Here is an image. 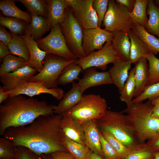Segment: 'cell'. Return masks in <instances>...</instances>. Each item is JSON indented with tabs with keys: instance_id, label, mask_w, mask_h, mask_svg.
<instances>
[{
	"instance_id": "cell-1",
	"label": "cell",
	"mask_w": 159,
	"mask_h": 159,
	"mask_svg": "<svg viewBox=\"0 0 159 159\" xmlns=\"http://www.w3.org/2000/svg\"><path fill=\"white\" fill-rule=\"evenodd\" d=\"M63 114L39 117L25 126L7 128L2 136L15 147H26L41 155L58 151L68 152L62 143Z\"/></svg>"
},
{
	"instance_id": "cell-2",
	"label": "cell",
	"mask_w": 159,
	"mask_h": 159,
	"mask_svg": "<svg viewBox=\"0 0 159 159\" xmlns=\"http://www.w3.org/2000/svg\"><path fill=\"white\" fill-rule=\"evenodd\" d=\"M56 105L20 95L9 97L0 106V135L10 127L28 125L41 116L54 113Z\"/></svg>"
},
{
	"instance_id": "cell-3",
	"label": "cell",
	"mask_w": 159,
	"mask_h": 159,
	"mask_svg": "<svg viewBox=\"0 0 159 159\" xmlns=\"http://www.w3.org/2000/svg\"><path fill=\"white\" fill-rule=\"evenodd\" d=\"M150 101L133 104L122 112L134 130L139 143L146 142L159 134V119L152 117Z\"/></svg>"
},
{
	"instance_id": "cell-4",
	"label": "cell",
	"mask_w": 159,
	"mask_h": 159,
	"mask_svg": "<svg viewBox=\"0 0 159 159\" xmlns=\"http://www.w3.org/2000/svg\"><path fill=\"white\" fill-rule=\"evenodd\" d=\"M122 111L107 110L96 120L100 130L110 133L125 146L132 148L139 143L132 127Z\"/></svg>"
},
{
	"instance_id": "cell-5",
	"label": "cell",
	"mask_w": 159,
	"mask_h": 159,
	"mask_svg": "<svg viewBox=\"0 0 159 159\" xmlns=\"http://www.w3.org/2000/svg\"><path fill=\"white\" fill-rule=\"evenodd\" d=\"M107 107L106 100L100 95H82L77 104L63 114L71 117L81 124L100 119L105 114Z\"/></svg>"
},
{
	"instance_id": "cell-6",
	"label": "cell",
	"mask_w": 159,
	"mask_h": 159,
	"mask_svg": "<svg viewBox=\"0 0 159 159\" xmlns=\"http://www.w3.org/2000/svg\"><path fill=\"white\" fill-rule=\"evenodd\" d=\"M67 8L64 20L60 24L61 27L69 49L79 59L86 56L82 47L83 29L71 8Z\"/></svg>"
},
{
	"instance_id": "cell-7",
	"label": "cell",
	"mask_w": 159,
	"mask_h": 159,
	"mask_svg": "<svg viewBox=\"0 0 159 159\" xmlns=\"http://www.w3.org/2000/svg\"><path fill=\"white\" fill-rule=\"evenodd\" d=\"M77 59L67 60L54 54H47L43 62L42 69L34 75L29 82H42L47 88H57L58 79L63 69Z\"/></svg>"
},
{
	"instance_id": "cell-8",
	"label": "cell",
	"mask_w": 159,
	"mask_h": 159,
	"mask_svg": "<svg viewBox=\"0 0 159 159\" xmlns=\"http://www.w3.org/2000/svg\"><path fill=\"white\" fill-rule=\"evenodd\" d=\"M36 42L39 47L47 54H54L67 60L78 59L69 49L60 24L52 26L48 35Z\"/></svg>"
},
{
	"instance_id": "cell-9",
	"label": "cell",
	"mask_w": 159,
	"mask_h": 159,
	"mask_svg": "<svg viewBox=\"0 0 159 159\" xmlns=\"http://www.w3.org/2000/svg\"><path fill=\"white\" fill-rule=\"evenodd\" d=\"M130 12L125 6L114 0H109L103 21L104 29L110 32L120 30L128 33L131 30L133 23L129 15Z\"/></svg>"
},
{
	"instance_id": "cell-10",
	"label": "cell",
	"mask_w": 159,
	"mask_h": 159,
	"mask_svg": "<svg viewBox=\"0 0 159 159\" xmlns=\"http://www.w3.org/2000/svg\"><path fill=\"white\" fill-rule=\"evenodd\" d=\"M118 59L112 42H107L101 49L94 51L84 57L78 59L75 63L80 66L83 70L89 67H95L105 70L108 64L113 63Z\"/></svg>"
},
{
	"instance_id": "cell-11",
	"label": "cell",
	"mask_w": 159,
	"mask_h": 159,
	"mask_svg": "<svg viewBox=\"0 0 159 159\" xmlns=\"http://www.w3.org/2000/svg\"><path fill=\"white\" fill-rule=\"evenodd\" d=\"M93 0H66L83 29L98 27L97 13L92 6Z\"/></svg>"
},
{
	"instance_id": "cell-12",
	"label": "cell",
	"mask_w": 159,
	"mask_h": 159,
	"mask_svg": "<svg viewBox=\"0 0 159 159\" xmlns=\"http://www.w3.org/2000/svg\"><path fill=\"white\" fill-rule=\"evenodd\" d=\"M113 37L112 32L99 27L83 29L82 47L85 56L102 49L105 42H112Z\"/></svg>"
},
{
	"instance_id": "cell-13",
	"label": "cell",
	"mask_w": 159,
	"mask_h": 159,
	"mask_svg": "<svg viewBox=\"0 0 159 159\" xmlns=\"http://www.w3.org/2000/svg\"><path fill=\"white\" fill-rule=\"evenodd\" d=\"M9 97L18 95H25L30 97L41 94L51 95L57 100H61L64 95V91L61 88H48L40 81L28 82L11 90L6 91Z\"/></svg>"
},
{
	"instance_id": "cell-14",
	"label": "cell",
	"mask_w": 159,
	"mask_h": 159,
	"mask_svg": "<svg viewBox=\"0 0 159 159\" xmlns=\"http://www.w3.org/2000/svg\"><path fill=\"white\" fill-rule=\"evenodd\" d=\"M37 72L35 69L26 65L15 72L0 76L2 86L5 91L13 90L29 82Z\"/></svg>"
},
{
	"instance_id": "cell-15",
	"label": "cell",
	"mask_w": 159,
	"mask_h": 159,
	"mask_svg": "<svg viewBox=\"0 0 159 159\" xmlns=\"http://www.w3.org/2000/svg\"><path fill=\"white\" fill-rule=\"evenodd\" d=\"M96 68L90 67L86 69L82 78L79 80L77 83L82 93L90 87L113 84L108 71L98 72Z\"/></svg>"
},
{
	"instance_id": "cell-16",
	"label": "cell",
	"mask_w": 159,
	"mask_h": 159,
	"mask_svg": "<svg viewBox=\"0 0 159 159\" xmlns=\"http://www.w3.org/2000/svg\"><path fill=\"white\" fill-rule=\"evenodd\" d=\"M62 114L60 126L63 133L71 140L86 146L84 132L81 125L71 117Z\"/></svg>"
},
{
	"instance_id": "cell-17",
	"label": "cell",
	"mask_w": 159,
	"mask_h": 159,
	"mask_svg": "<svg viewBox=\"0 0 159 159\" xmlns=\"http://www.w3.org/2000/svg\"><path fill=\"white\" fill-rule=\"evenodd\" d=\"M23 37L28 46L30 54L29 60L26 65L35 69L39 72L43 68V62L47 54L39 47L26 28Z\"/></svg>"
},
{
	"instance_id": "cell-18",
	"label": "cell",
	"mask_w": 159,
	"mask_h": 159,
	"mask_svg": "<svg viewBox=\"0 0 159 159\" xmlns=\"http://www.w3.org/2000/svg\"><path fill=\"white\" fill-rule=\"evenodd\" d=\"M131 64L129 60L118 59L108 71L113 84L118 88L120 93L128 77Z\"/></svg>"
},
{
	"instance_id": "cell-19",
	"label": "cell",
	"mask_w": 159,
	"mask_h": 159,
	"mask_svg": "<svg viewBox=\"0 0 159 159\" xmlns=\"http://www.w3.org/2000/svg\"><path fill=\"white\" fill-rule=\"evenodd\" d=\"M81 125L84 132L86 146L93 152L104 158L99 129L96 120L88 121Z\"/></svg>"
},
{
	"instance_id": "cell-20",
	"label": "cell",
	"mask_w": 159,
	"mask_h": 159,
	"mask_svg": "<svg viewBox=\"0 0 159 159\" xmlns=\"http://www.w3.org/2000/svg\"><path fill=\"white\" fill-rule=\"evenodd\" d=\"M83 93L77 83L72 82L70 90L63 96L54 110V113L63 114L72 109L81 100Z\"/></svg>"
},
{
	"instance_id": "cell-21",
	"label": "cell",
	"mask_w": 159,
	"mask_h": 159,
	"mask_svg": "<svg viewBox=\"0 0 159 159\" xmlns=\"http://www.w3.org/2000/svg\"><path fill=\"white\" fill-rule=\"evenodd\" d=\"M47 5L48 23L51 27L64 21L66 9L68 6L66 0H46Z\"/></svg>"
},
{
	"instance_id": "cell-22",
	"label": "cell",
	"mask_w": 159,
	"mask_h": 159,
	"mask_svg": "<svg viewBox=\"0 0 159 159\" xmlns=\"http://www.w3.org/2000/svg\"><path fill=\"white\" fill-rule=\"evenodd\" d=\"M145 57L141 58L134 64L135 89L134 97H137L144 91L148 81L149 64Z\"/></svg>"
},
{
	"instance_id": "cell-23",
	"label": "cell",
	"mask_w": 159,
	"mask_h": 159,
	"mask_svg": "<svg viewBox=\"0 0 159 159\" xmlns=\"http://www.w3.org/2000/svg\"><path fill=\"white\" fill-rule=\"evenodd\" d=\"M112 32V44L119 59L130 60L131 43L128 33L120 30Z\"/></svg>"
},
{
	"instance_id": "cell-24",
	"label": "cell",
	"mask_w": 159,
	"mask_h": 159,
	"mask_svg": "<svg viewBox=\"0 0 159 159\" xmlns=\"http://www.w3.org/2000/svg\"><path fill=\"white\" fill-rule=\"evenodd\" d=\"M128 34L131 43L129 61L134 64L141 58H145L150 52L146 44L131 30Z\"/></svg>"
},
{
	"instance_id": "cell-25",
	"label": "cell",
	"mask_w": 159,
	"mask_h": 159,
	"mask_svg": "<svg viewBox=\"0 0 159 159\" xmlns=\"http://www.w3.org/2000/svg\"><path fill=\"white\" fill-rule=\"evenodd\" d=\"M30 22L28 24L26 29L35 41L42 38V36L51 29L47 17L31 15Z\"/></svg>"
},
{
	"instance_id": "cell-26",
	"label": "cell",
	"mask_w": 159,
	"mask_h": 159,
	"mask_svg": "<svg viewBox=\"0 0 159 159\" xmlns=\"http://www.w3.org/2000/svg\"><path fill=\"white\" fill-rule=\"evenodd\" d=\"M17 0H1L0 1V9L4 15L6 17L16 18L26 23H29L31 15L29 13L23 11L16 5Z\"/></svg>"
},
{
	"instance_id": "cell-27",
	"label": "cell",
	"mask_w": 159,
	"mask_h": 159,
	"mask_svg": "<svg viewBox=\"0 0 159 159\" xmlns=\"http://www.w3.org/2000/svg\"><path fill=\"white\" fill-rule=\"evenodd\" d=\"M131 31L149 47L150 53L155 55L159 52V38L147 32L144 27L136 23L132 24Z\"/></svg>"
},
{
	"instance_id": "cell-28",
	"label": "cell",
	"mask_w": 159,
	"mask_h": 159,
	"mask_svg": "<svg viewBox=\"0 0 159 159\" xmlns=\"http://www.w3.org/2000/svg\"><path fill=\"white\" fill-rule=\"evenodd\" d=\"M147 14L149 18L144 28L148 33L159 38V7L152 0H148Z\"/></svg>"
},
{
	"instance_id": "cell-29",
	"label": "cell",
	"mask_w": 159,
	"mask_h": 159,
	"mask_svg": "<svg viewBox=\"0 0 159 159\" xmlns=\"http://www.w3.org/2000/svg\"><path fill=\"white\" fill-rule=\"evenodd\" d=\"M11 34V39L7 45L11 54L23 58L28 62L29 52L23 37L12 33Z\"/></svg>"
},
{
	"instance_id": "cell-30",
	"label": "cell",
	"mask_w": 159,
	"mask_h": 159,
	"mask_svg": "<svg viewBox=\"0 0 159 159\" xmlns=\"http://www.w3.org/2000/svg\"><path fill=\"white\" fill-rule=\"evenodd\" d=\"M62 143L68 151L75 159H87L91 150L86 146L71 140L63 133Z\"/></svg>"
},
{
	"instance_id": "cell-31",
	"label": "cell",
	"mask_w": 159,
	"mask_h": 159,
	"mask_svg": "<svg viewBox=\"0 0 159 159\" xmlns=\"http://www.w3.org/2000/svg\"><path fill=\"white\" fill-rule=\"evenodd\" d=\"M26 62L21 57L9 54L3 59L0 67V76L15 72L26 65Z\"/></svg>"
},
{
	"instance_id": "cell-32",
	"label": "cell",
	"mask_w": 159,
	"mask_h": 159,
	"mask_svg": "<svg viewBox=\"0 0 159 159\" xmlns=\"http://www.w3.org/2000/svg\"><path fill=\"white\" fill-rule=\"evenodd\" d=\"M148 0H136L134 7L129 15L133 23H136L145 27L148 18L147 9Z\"/></svg>"
},
{
	"instance_id": "cell-33",
	"label": "cell",
	"mask_w": 159,
	"mask_h": 159,
	"mask_svg": "<svg viewBox=\"0 0 159 159\" xmlns=\"http://www.w3.org/2000/svg\"><path fill=\"white\" fill-rule=\"evenodd\" d=\"M135 69L134 67L130 70L128 77L120 93V100L125 102L127 107H129L133 105L132 98L134 97L135 89L134 77Z\"/></svg>"
},
{
	"instance_id": "cell-34",
	"label": "cell",
	"mask_w": 159,
	"mask_h": 159,
	"mask_svg": "<svg viewBox=\"0 0 159 159\" xmlns=\"http://www.w3.org/2000/svg\"><path fill=\"white\" fill-rule=\"evenodd\" d=\"M155 151L146 142L139 143L131 148L124 159H153Z\"/></svg>"
},
{
	"instance_id": "cell-35",
	"label": "cell",
	"mask_w": 159,
	"mask_h": 159,
	"mask_svg": "<svg viewBox=\"0 0 159 159\" xmlns=\"http://www.w3.org/2000/svg\"><path fill=\"white\" fill-rule=\"evenodd\" d=\"M82 68L75 63V62L69 64L63 70L57 80V84L65 85L73 82L74 80H79L78 77Z\"/></svg>"
},
{
	"instance_id": "cell-36",
	"label": "cell",
	"mask_w": 159,
	"mask_h": 159,
	"mask_svg": "<svg viewBox=\"0 0 159 159\" xmlns=\"http://www.w3.org/2000/svg\"><path fill=\"white\" fill-rule=\"evenodd\" d=\"M28 23L20 19L9 17L0 16V24L8 28L12 33L24 35Z\"/></svg>"
},
{
	"instance_id": "cell-37",
	"label": "cell",
	"mask_w": 159,
	"mask_h": 159,
	"mask_svg": "<svg viewBox=\"0 0 159 159\" xmlns=\"http://www.w3.org/2000/svg\"><path fill=\"white\" fill-rule=\"evenodd\" d=\"M17 1L23 4L31 15L47 17V8L46 0H18Z\"/></svg>"
},
{
	"instance_id": "cell-38",
	"label": "cell",
	"mask_w": 159,
	"mask_h": 159,
	"mask_svg": "<svg viewBox=\"0 0 159 159\" xmlns=\"http://www.w3.org/2000/svg\"><path fill=\"white\" fill-rule=\"evenodd\" d=\"M145 58L149 62L148 86L159 82V59L151 53Z\"/></svg>"
},
{
	"instance_id": "cell-39",
	"label": "cell",
	"mask_w": 159,
	"mask_h": 159,
	"mask_svg": "<svg viewBox=\"0 0 159 159\" xmlns=\"http://www.w3.org/2000/svg\"><path fill=\"white\" fill-rule=\"evenodd\" d=\"M100 130L105 140L124 159L132 148L125 146L110 133L103 130Z\"/></svg>"
},
{
	"instance_id": "cell-40",
	"label": "cell",
	"mask_w": 159,
	"mask_h": 159,
	"mask_svg": "<svg viewBox=\"0 0 159 159\" xmlns=\"http://www.w3.org/2000/svg\"><path fill=\"white\" fill-rule=\"evenodd\" d=\"M159 96V82L147 86L143 92L132 100L133 104H137L148 99L151 101Z\"/></svg>"
},
{
	"instance_id": "cell-41",
	"label": "cell",
	"mask_w": 159,
	"mask_h": 159,
	"mask_svg": "<svg viewBox=\"0 0 159 159\" xmlns=\"http://www.w3.org/2000/svg\"><path fill=\"white\" fill-rule=\"evenodd\" d=\"M99 132L101 149L104 158L105 159H124L105 140L99 129Z\"/></svg>"
},
{
	"instance_id": "cell-42",
	"label": "cell",
	"mask_w": 159,
	"mask_h": 159,
	"mask_svg": "<svg viewBox=\"0 0 159 159\" xmlns=\"http://www.w3.org/2000/svg\"><path fill=\"white\" fill-rule=\"evenodd\" d=\"M16 155V147L9 139L1 136L0 138V158L9 157L14 158Z\"/></svg>"
},
{
	"instance_id": "cell-43",
	"label": "cell",
	"mask_w": 159,
	"mask_h": 159,
	"mask_svg": "<svg viewBox=\"0 0 159 159\" xmlns=\"http://www.w3.org/2000/svg\"><path fill=\"white\" fill-rule=\"evenodd\" d=\"M109 0H93L92 6L97 13L98 20V27L101 28L102 22L107 11Z\"/></svg>"
},
{
	"instance_id": "cell-44",
	"label": "cell",
	"mask_w": 159,
	"mask_h": 159,
	"mask_svg": "<svg viewBox=\"0 0 159 159\" xmlns=\"http://www.w3.org/2000/svg\"><path fill=\"white\" fill-rule=\"evenodd\" d=\"M13 159H43L29 148L22 146L16 147V155Z\"/></svg>"
},
{
	"instance_id": "cell-45",
	"label": "cell",
	"mask_w": 159,
	"mask_h": 159,
	"mask_svg": "<svg viewBox=\"0 0 159 159\" xmlns=\"http://www.w3.org/2000/svg\"><path fill=\"white\" fill-rule=\"evenodd\" d=\"M48 155L51 159H74L72 155L67 151H57Z\"/></svg>"
},
{
	"instance_id": "cell-46",
	"label": "cell",
	"mask_w": 159,
	"mask_h": 159,
	"mask_svg": "<svg viewBox=\"0 0 159 159\" xmlns=\"http://www.w3.org/2000/svg\"><path fill=\"white\" fill-rule=\"evenodd\" d=\"M11 39V34L9 33L6 29L4 26H0V40L5 45L8 44Z\"/></svg>"
},
{
	"instance_id": "cell-47",
	"label": "cell",
	"mask_w": 159,
	"mask_h": 159,
	"mask_svg": "<svg viewBox=\"0 0 159 159\" xmlns=\"http://www.w3.org/2000/svg\"><path fill=\"white\" fill-rule=\"evenodd\" d=\"M116 2L126 7L130 12L132 10L136 0H116Z\"/></svg>"
},
{
	"instance_id": "cell-48",
	"label": "cell",
	"mask_w": 159,
	"mask_h": 159,
	"mask_svg": "<svg viewBox=\"0 0 159 159\" xmlns=\"http://www.w3.org/2000/svg\"><path fill=\"white\" fill-rule=\"evenodd\" d=\"M146 143L155 151H159V134L147 141Z\"/></svg>"
},
{
	"instance_id": "cell-49",
	"label": "cell",
	"mask_w": 159,
	"mask_h": 159,
	"mask_svg": "<svg viewBox=\"0 0 159 159\" xmlns=\"http://www.w3.org/2000/svg\"><path fill=\"white\" fill-rule=\"evenodd\" d=\"M11 53L7 46L0 41V58H4L6 56Z\"/></svg>"
},
{
	"instance_id": "cell-50",
	"label": "cell",
	"mask_w": 159,
	"mask_h": 159,
	"mask_svg": "<svg viewBox=\"0 0 159 159\" xmlns=\"http://www.w3.org/2000/svg\"><path fill=\"white\" fill-rule=\"evenodd\" d=\"M9 97L7 92L5 91L2 86H0V104H2Z\"/></svg>"
},
{
	"instance_id": "cell-51",
	"label": "cell",
	"mask_w": 159,
	"mask_h": 159,
	"mask_svg": "<svg viewBox=\"0 0 159 159\" xmlns=\"http://www.w3.org/2000/svg\"><path fill=\"white\" fill-rule=\"evenodd\" d=\"M152 117L159 119V105H153L151 111Z\"/></svg>"
},
{
	"instance_id": "cell-52",
	"label": "cell",
	"mask_w": 159,
	"mask_h": 159,
	"mask_svg": "<svg viewBox=\"0 0 159 159\" xmlns=\"http://www.w3.org/2000/svg\"><path fill=\"white\" fill-rule=\"evenodd\" d=\"M87 159H105L98 154L95 153L91 150L87 157Z\"/></svg>"
},
{
	"instance_id": "cell-53",
	"label": "cell",
	"mask_w": 159,
	"mask_h": 159,
	"mask_svg": "<svg viewBox=\"0 0 159 159\" xmlns=\"http://www.w3.org/2000/svg\"><path fill=\"white\" fill-rule=\"evenodd\" d=\"M151 102L153 105H159V96L152 100Z\"/></svg>"
},
{
	"instance_id": "cell-54",
	"label": "cell",
	"mask_w": 159,
	"mask_h": 159,
	"mask_svg": "<svg viewBox=\"0 0 159 159\" xmlns=\"http://www.w3.org/2000/svg\"><path fill=\"white\" fill-rule=\"evenodd\" d=\"M153 159H159V151H155L154 153V158Z\"/></svg>"
},
{
	"instance_id": "cell-55",
	"label": "cell",
	"mask_w": 159,
	"mask_h": 159,
	"mask_svg": "<svg viewBox=\"0 0 159 159\" xmlns=\"http://www.w3.org/2000/svg\"><path fill=\"white\" fill-rule=\"evenodd\" d=\"M41 156L43 159H51L48 154H43Z\"/></svg>"
},
{
	"instance_id": "cell-56",
	"label": "cell",
	"mask_w": 159,
	"mask_h": 159,
	"mask_svg": "<svg viewBox=\"0 0 159 159\" xmlns=\"http://www.w3.org/2000/svg\"><path fill=\"white\" fill-rule=\"evenodd\" d=\"M13 158L9 157H4L0 158V159H13Z\"/></svg>"
},
{
	"instance_id": "cell-57",
	"label": "cell",
	"mask_w": 159,
	"mask_h": 159,
	"mask_svg": "<svg viewBox=\"0 0 159 159\" xmlns=\"http://www.w3.org/2000/svg\"><path fill=\"white\" fill-rule=\"evenodd\" d=\"M155 2H156L157 3L159 4V0H155Z\"/></svg>"
},
{
	"instance_id": "cell-58",
	"label": "cell",
	"mask_w": 159,
	"mask_h": 159,
	"mask_svg": "<svg viewBox=\"0 0 159 159\" xmlns=\"http://www.w3.org/2000/svg\"><path fill=\"white\" fill-rule=\"evenodd\" d=\"M74 159H75V158H74Z\"/></svg>"
}]
</instances>
